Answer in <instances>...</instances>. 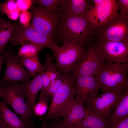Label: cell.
Wrapping results in <instances>:
<instances>
[{
  "mask_svg": "<svg viewBox=\"0 0 128 128\" xmlns=\"http://www.w3.org/2000/svg\"><path fill=\"white\" fill-rule=\"evenodd\" d=\"M3 96V93L0 88V99L1 98H2Z\"/></svg>",
  "mask_w": 128,
  "mask_h": 128,
  "instance_id": "35",
  "label": "cell"
},
{
  "mask_svg": "<svg viewBox=\"0 0 128 128\" xmlns=\"http://www.w3.org/2000/svg\"><path fill=\"white\" fill-rule=\"evenodd\" d=\"M84 17L95 31L102 27L119 13L117 0H92Z\"/></svg>",
  "mask_w": 128,
  "mask_h": 128,
  "instance_id": "6",
  "label": "cell"
},
{
  "mask_svg": "<svg viewBox=\"0 0 128 128\" xmlns=\"http://www.w3.org/2000/svg\"><path fill=\"white\" fill-rule=\"evenodd\" d=\"M63 44L59 46L54 41L49 48L53 51L55 58L57 70L66 74L71 73L75 69L78 63L83 58L86 49L84 46L74 41Z\"/></svg>",
  "mask_w": 128,
  "mask_h": 128,
  "instance_id": "4",
  "label": "cell"
},
{
  "mask_svg": "<svg viewBox=\"0 0 128 128\" xmlns=\"http://www.w3.org/2000/svg\"><path fill=\"white\" fill-rule=\"evenodd\" d=\"M117 2L119 14L128 18V0H118Z\"/></svg>",
  "mask_w": 128,
  "mask_h": 128,
  "instance_id": "30",
  "label": "cell"
},
{
  "mask_svg": "<svg viewBox=\"0 0 128 128\" xmlns=\"http://www.w3.org/2000/svg\"><path fill=\"white\" fill-rule=\"evenodd\" d=\"M110 125V128H128V116L115 123Z\"/></svg>",
  "mask_w": 128,
  "mask_h": 128,
  "instance_id": "32",
  "label": "cell"
},
{
  "mask_svg": "<svg viewBox=\"0 0 128 128\" xmlns=\"http://www.w3.org/2000/svg\"><path fill=\"white\" fill-rule=\"evenodd\" d=\"M15 31L10 40L12 49L19 45L31 43L42 47L50 48L54 41V38L40 33L29 26L26 27L21 23H15Z\"/></svg>",
  "mask_w": 128,
  "mask_h": 128,
  "instance_id": "9",
  "label": "cell"
},
{
  "mask_svg": "<svg viewBox=\"0 0 128 128\" xmlns=\"http://www.w3.org/2000/svg\"><path fill=\"white\" fill-rule=\"evenodd\" d=\"M15 83L6 82L0 83L3 100L10 105L28 125H34L25 101L24 94L15 85Z\"/></svg>",
  "mask_w": 128,
  "mask_h": 128,
  "instance_id": "7",
  "label": "cell"
},
{
  "mask_svg": "<svg viewBox=\"0 0 128 128\" xmlns=\"http://www.w3.org/2000/svg\"><path fill=\"white\" fill-rule=\"evenodd\" d=\"M76 76L72 73L64 74L63 83L51 100L46 114L41 119L46 125L49 120L65 116L73 104L75 96L74 83Z\"/></svg>",
  "mask_w": 128,
  "mask_h": 128,
  "instance_id": "2",
  "label": "cell"
},
{
  "mask_svg": "<svg viewBox=\"0 0 128 128\" xmlns=\"http://www.w3.org/2000/svg\"><path fill=\"white\" fill-rule=\"evenodd\" d=\"M18 59L22 65L26 68L33 77L44 69V66L41 64L38 55L29 58L18 56Z\"/></svg>",
  "mask_w": 128,
  "mask_h": 128,
  "instance_id": "22",
  "label": "cell"
},
{
  "mask_svg": "<svg viewBox=\"0 0 128 128\" xmlns=\"http://www.w3.org/2000/svg\"><path fill=\"white\" fill-rule=\"evenodd\" d=\"M128 116V88L111 114L107 122L109 124L115 123Z\"/></svg>",
  "mask_w": 128,
  "mask_h": 128,
  "instance_id": "21",
  "label": "cell"
},
{
  "mask_svg": "<svg viewBox=\"0 0 128 128\" xmlns=\"http://www.w3.org/2000/svg\"><path fill=\"white\" fill-rule=\"evenodd\" d=\"M45 128H68L65 125L60 117L49 120L46 123Z\"/></svg>",
  "mask_w": 128,
  "mask_h": 128,
  "instance_id": "29",
  "label": "cell"
},
{
  "mask_svg": "<svg viewBox=\"0 0 128 128\" xmlns=\"http://www.w3.org/2000/svg\"><path fill=\"white\" fill-rule=\"evenodd\" d=\"M83 103L76 98L69 111L64 117L63 121L68 128H80L86 113Z\"/></svg>",
  "mask_w": 128,
  "mask_h": 128,
  "instance_id": "17",
  "label": "cell"
},
{
  "mask_svg": "<svg viewBox=\"0 0 128 128\" xmlns=\"http://www.w3.org/2000/svg\"><path fill=\"white\" fill-rule=\"evenodd\" d=\"M95 45L106 61L118 63L128 62V42L113 41L98 39Z\"/></svg>",
  "mask_w": 128,
  "mask_h": 128,
  "instance_id": "13",
  "label": "cell"
},
{
  "mask_svg": "<svg viewBox=\"0 0 128 128\" xmlns=\"http://www.w3.org/2000/svg\"><path fill=\"white\" fill-rule=\"evenodd\" d=\"M47 102L45 97L39 99V101L36 104L34 108L35 115L41 117L46 113L48 108Z\"/></svg>",
  "mask_w": 128,
  "mask_h": 128,
  "instance_id": "28",
  "label": "cell"
},
{
  "mask_svg": "<svg viewBox=\"0 0 128 128\" xmlns=\"http://www.w3.org/2000/svg\"><path fill=\"white\" fill-rule=\"evenodd\" d=\"M20 10L16 1L6 0L0 3V13L6 14L9 18L13 20L17 19Z\"/></svg>",
  "mask_w": 128,
  "mask_h": 128,
  "instance_id": "24",
  "label": "cell"
},
{
  "mask_svg": "<svg viewBox=\"0 0 128 128\" xmlns=\"http://www.w3.org/2000/svg\"><path fill=\"white\" fill-rule=\"evenodd\" d=\"M99 39L115 42H128V18L119 14L105 25L96 30Z\"/></svg>",
  "mask_w": 128,
  "mask_h": 128,
  "instance_id": "11",
  "label": "cell"
},
{
  "mask_svg": "<svg viewBox=\"0 0 128 128\" xmlns=\"http://www.w3.org/2000/svg\"><path fill=\"white\" fill-rule=\"evenodd\" d=\"M59 10L62 13L77 17H84L92 4V0H60Z\"/></svg>",
  "mask_w": 128,
  "mask_h": 128,
  "instance_id": "16",
  "label": "cell"
},
{
  "mask_svg": "<svg viewBox=\"0 0 128 128\" xmlns=\"http://www.w3.org/2000/svg\"><path fill=\"white\" fill-rule=\"evenodd\" d=\"M95 34L93 27L84 17H77L61 13L56 37L63 43L75 42L84 45Z\"/></svg>",
  "mask_w": 128,
  "mask_h": 128,
  "instance_id": "1",
  "label": "cell"
},
{
  "mask_svg": "<svg viewBox=\"0 0 128 128\" xmlns=\"http://www.w3.org/2000/svg\"><path fill=\"white\" fill-rule=\"evenodd\" d=\"M32 4H37L50 10H59L60 0H32Z\"/></svg>",
  "mask_w": 128,
  "mask_h": 128,
  "instance_id": "27",
  "label": "cell"
},
{
  "mask_svg": "<svg viewBox=\"0 0 128 128\" xmlns=\"http://www.w3.org/2000/svg\"><path fill=\"white\" fill-rule=\"evenodd\" d=\"M128 88V87L120 90H109L98 94L89 104L85 106L107 122L111 114Z\"/></svg>",
  "mask_w": 128,
  "mask_h": 128,
  "instance_id": "8",
  "label": "cell"
},
{
  "mask_svg": "<svg viewBox=\"0 0 128 128\" xmlns=\"http://www.w3.org/2000/svg\"><path fill=\"white\" fill-rule=\"evenodd\" d=\"M85 107V115L80 128H110V125L105 119Z\"/></svg>",
  "mask_w": 128,
  "mask_h": 128,
  "instance_id": "20",
  "label": "cell"
},
{
  "mask_svg": "<svg viewBox=\"0 0 128 128\" xmlns=\"http://www.w3.org/2000/svg\"><path fill=\"white\" fill-rule=\"evenodd\" d=\"M128 62L118 63L105 61L93 76L103 92L119 90L128 87Z\"/></svg>",
  "mask_w": 128,
  "mask_h": 128,
  "instance_id": "3",
  "label": "cell"
},
{
  "mask_svg": "<svg viewBox=\"0 0 128 128\" xmlns=\"http://www.w3.org/2000/svg\"><path fill=\"white\" fill-rule=\"evenodd\" d=\"M43 48L40 46L29 43L21 46L18 49V56L29 58L38 55L39 52Z\"/></svg>",
  "mask_w": 128,
  "mask_h": 128,
  "instance_id": "25",
  "label": "cell"
},
{
  "mask_svg": "<svg viewBox=\"0 0 128 128\" xmlns=\"http://www.w3.org/2000/svg\"><path fill=\"white\" fill-rule=\"evenodd\" d=\"M46 60L44 65L45 69L42 76V86L39 97V99L44 97L46 90L50 83L51 73L54 69V66L52 59L49 55L46 56Z\"/></svg>",
  "mask_w": 128,
  "mask_h": 128,
  "instance_id": "23",
  "label": "cell"
},
{
  "mask_svg": "<svg viewBox=\"0 0 128 128\" xmlns=\"http://www.w3.org/2000/svg\"><path fill=\"white\" fill-rule=\"evenodd\" d=\"M37 73L30 81L24 82L15 83L16 86L23 92L26 103L31 118L35 117L34 108L36 104L37 97L42 86V76L45 69Z\"/></svg>",
  "mask_w": 128,
  "mask_h": 128,
  "instance_id": "15",
  "label": "cell"
},
{
  "mask_svg": "<svg viewBox=\"0 0 128 128\" xmlns=\"http://www.w3.org/2000/svg\"><path fill=\"white\" fill-rule=\"evenodd\" d=\"M63 78L64 74L60 73L57 78L50 81L44 96V97L47 101L51 100L60 87L63 82Z\"/></svg>",
  "mask_w": 128,
  "mask_h": 128,
  "instance_id": "26",
  "label": "cell"
},
{
  "mask_svg": "<svg viewBox=\"0 0 128 128\" xmlns=\"http://www.w3.org/2000/svg\"><path fill=\"white\" fill-rule=\"evenodd\" d=\"M15 23L0 16V56H2L5 48L13 36Z\"/></svg>",
  "mask_w": 128,
  "mask_h": 128,
  "instance_id": "19",
  "label": "cell"
},
{
  "mask_svg": "<svg viewBox=\"0 0 128 128\" xmlns=\"http://www.w3.org/2000/svg\"><path fill=\"white\" fill-rule=\"evenodd\" d=\"M7 104L3 100L0 101V119L4 128H30L31 127L11 111Z\"/></svg>",
  "mask_w": 128,
  "mask_h": 128,
  "instance_id": "18",
  "label": "cell"
},
{
  "mask_svg": "<svg viewBox=\"0 0 128 128\" xmlns=\"http://www.w3.org/2000/svg\"><path fill=\"white\" fill-rule=\"evenodd\" d=\"M32 21L29 26L54 39L59 25L61 14L59 10L43 7L32 6Z\"/></svg>",
  "mask_w": 128,
  "mask_h": 128,
  "instance_id": "5",
  "label": "cell"
},
{
  "mask_svg": "<svg viewBox=\"0 0 128 128\" xmlns=\"http://www.w3.org/2000/svg\"><path fill=\"white\" fill-rule=\"evenodd\" d=\"M18 7L20 10L25 11L31 7L32 4V0H17L16 1Z\"/></svg>",
  "mask_w": 128,
  "mask_h": 128,
  "instance_id": "33",
  "label": "cell"
},
{
  "mask_svg": "<svg viewBox=\"0 0 128 128\" xmlns=\"http://www.w3.org/2000/svg\"><path fill=\"white\" fill-rule=\"evenodd\" d=\"M46 125H44L41 124V127L40 128H45ZM30 128H38L34 125L31 127Z\"/></svg>",
  "mask_w": 128,
  "mask_h": 128,
  "instance_id": "34",
  "label": "cell"
},
{
  "mask_svg": "<svg viewBox=\"0 0 128 128\" xmlns=\"http://www.w3.org/2000/svg\"><path fill=\"white\" fill-rule=\"evenodd\" d=\"M0 128H4L0 119Z\"/></svg>",
  "mask_w": 128,
  "mask_h": 128,
  "instance_id": "36",
  "label": "cell"
},
{
  "mask_svg": "<svg viewBox=\"0 0 128 128\" xmlns=\"http://www.w3.org/2000/svg\"><path fill=\"white\" fill-rule=\"evenodd\" d=\"M7 48L8 50L4 51L2 56L6 68L4 76L0 80V83L6 82L17 83L30 81L33 77L20 63L18 54L13 52L12 49L9 47L8 46Z\"/></svg>",
  "mask_w": 128,
  "mask_h": 128,
  "instance_id": "10",
  "label": "cell"
},
{
  "mask_svg": "<svg viewBox=\"0 0 128 128\" xmlns=\"http://www.w3.org/2000/svg\"><path fill=\"white\" fill-rule=\"evenodd\" d=\"M31 18V13L26 11H23L20 15V21L22 24L26 27H28L29 24V22Z\"/></svg>",
  "mask_w": 128,
  "mask_h": 128,
  "instance_id": "31",
  "label": "cell"
},
{
  "mask_svg": "<svg viewBox=\"0 0 128 128\" xmlns=\"http://www.w3.org/2000/svg\"><path fill=\"white\" fill-rule=\"evenodd\" d=\"M105 61L95 44L91 45L86 50L83 58L72 73L75 76H93Z\"/></svg>",
  "mask_w": 128,
  "mask_h": 128,
  "instance_id": "12",
  "label": "cell"
},
{
  "mask_svg": "<svg viewBox=\"0 0 128 128\" xmlns=\"http://www.w3.org/2000/svg\"><path fill=\"white\" fill-rule=\"evenodd\" d=\"M74 86L76 98L85 106L89 104L101 90L100 83L93 76H76Z\"/></svg>",
  "mask_w": 128,
  "mask_h": 128,
  "instance_id": "14",
  "label": "cell"
},
{
  "mask_svg": "<svg viewBox=\"0 0 128 128\" xmlns=\"http://www.w3.org/2000/svg\"><path fill=\"white\" fill-rule=\"evenodd\" d=\"M2 69V67H0V71H1Z\"/></svg>",
  "mask_w": 128,
  "mask_h": 128,
  "instance_id": "37",
  "label": "cell"
}]
</instances>
